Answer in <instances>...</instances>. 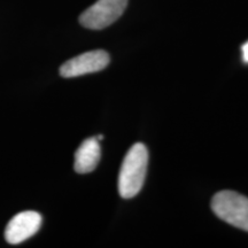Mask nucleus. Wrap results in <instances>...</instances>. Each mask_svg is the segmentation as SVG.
Wrapping results in <instances>:
<instances>
[{
    "instance_id": "obj_1",
    "label": "nucleus",
    "mask_w": 248,
    "mask_h": 248,
    "mask_svg": "<svg viewBox=\"0 0 248 248\" xmlns=\"http://www.w3.org/2000/svg\"><path fill=\"white\" fill-rule=\"evenodd\" d=\"M148 166V151L137 142L126 153L119 175V193L124 199L136 197L144 185Z\"/></svg>"
},
{
    "instance_id": "obj_2",
    "label": "nucleus",
    "mask_w": 248,
    "mask_h": 248,
    "mask_svg": "<svg viewBox=\"0 0 248 248\" xmlns=\"http://www.w3.org/2000/svg\"><path fill=\"white\" fill-rule=\"evenodd\" d=\"M212 209L218 218L248 232V198L233 191H222L214 195Z\"/></svg>"
},
{
    "instance_id": "obj_3",
    "label": "nucleus",
    "mask_w": 248,
    "mask_h": 248,
    "mask_svg": "<svg viewBox=\"0 0 248 248\" xmlns=\"http://www.w3.org/2000/svg\"><path fill=\"white\" fill-rule=\"evenodd\" d=\"M128 0H98L91 7L83 12L79 23L92 30H101L122 16Z\"/></svg>"
},
{
    "instance_id": "obj_4",
    "label": "nucleus",
    "mask_w": 248,
    "mask_h": 248,
    "mask_svg": "<svg viewBox=\"0 0 248 248\" xmlns=\"http://www.w3.org/2000/svg\"><path fill=\"white\" fill-rule=\"evenodd\" d=\"M109 61V54L106 51H90L64 62L60 68V75L64 78H73L86 74L97 73L105 69Z\"/></svg>"
},
{
    "instance_id": "obj_5",
    "label": "nucleus",
    "mask_w": 248,
    "mask_h": 248,
    "mask_svg": "<svg viewBox=\"0 0 248 248\" xmlns=\"http://www.w3.org/2000/svg\"><path fill=\"white\" fill-rule=\"evenodd\" d=\"M42 221L40 214L36 212H23L17 214L6 226V241L12 245L23 243L38 232Z\"/></svg>"
},
{
    "instance_id": "obj_6",
    "label": "nucleus",
    "mask_w": 248,
    "mask_h": 248,
    "mask_svg": "<svg viewBox=\"0 0 248 248\" xmlns=\"http://www.w3.org/2000/svg\"><path fill=\"white\" fill-rule=\"evenodd\" d=\"M101 157V148L97 138H89L80 144L75 153V168L78 173H89L97 168Z\"/></svg>"
},
{
    "instance_id": "obj_7",
    "label": "nucleus",
    "mask_w": 248,
    "mask_h": 248,
    "mask_svg": "<svg viewBox=\"0 0 248 248\" xmlns=\"http://www.w3.org/2000/svg\"><path fill=\"white\" fill-rule=\"evenodd\" d=\"M241 49H243V60H244V62L248 63V42L245 43V44L243 45V47H241Z\"/></svg>"
}]
</instances>
